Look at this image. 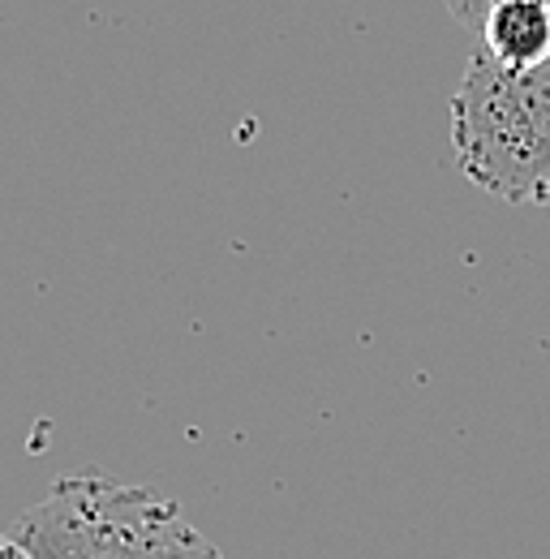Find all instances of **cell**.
Masks as SVG:
<instances>
[{
    "instance_id": "6da1fadb",
    "label": "cell",
    "mask_w": 550,
    "mask_h": 559,
    "mask_svg": "<svg viewBox=\"0 0 550 559\" xmlns=\"http://www.w3.org/2000/svg\"><path fill=\"white\" fill-rule=\"evenodd\" d=\"M17 543L31 559H224L177 499L104 474L57 478L17 516Z\"/></svg>"
},
{
    "instance_id": "7a4b0ae2",
    "label": "cell",
    "mask_w": 550,
    "mask_h": 559,
    "mask_svg": "<svg viewBox=\"0 0 550 559\" xmlns=\"http://www.w3.org/2000/svg\"><path fill=\"white\" fill-rule=\"evenodd\" d=\"M452 151L478 190L550 211V57L503 70L478 48L452 95Z\"/></svg>"
},
{
    "instance_id": "3957f363",
    "label": "cell",
    "mask_w": 550,
    "mask_h": 559,
    "mask_svg": "<svg viewBox=\"0 0 550 559\" xmlns=\"http://www.w3.org/2000/svg\"><path fill=\"white\" fill-rule=\"evenodd\" d=\"M478 48L503 70H529L550 57V0H499L478 31Z\"/></svg>"
},
{
    "instance_id": "277c9868",
    "label": "cell",
    "mask_w": 550,
    "mask_h": 559,
    "mask_svg": "<svg viewBox=\"0 0 550 559\" xmlns=\"http://www.w3.org/2000/svg\"><path fill=\"white\" fill-rule=\"evenodd\" d=\"M494 4H499V0H443V9H447L461 26H469L474 35L481 31V22H486V13H490Z\"/></svg>"
},
{
    "instance_id": "5b68a950",
    "label": "cell",
    "mask_w": 550,
    "mask_h": 559,
    "mask_svg": "<svg viewBox=\"0 0 550 559\" xmlns=\"http://www.w3.org/2000/svg\"><path fill=\"white\" fill-rule=\"evenodd\" d=\"M0 559H31V551L17 543V538H9V534H0Z\"/></svg>"
}]
</instances>
